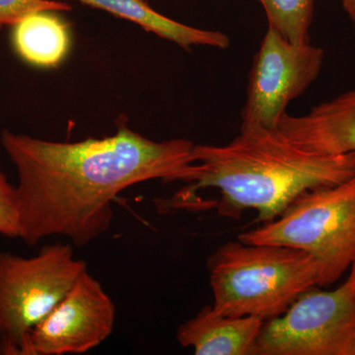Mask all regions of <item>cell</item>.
<instances>
[{"label": "cell", "instance_id": "cell-1", "mask_svg": "<svg viewBox=\"0 0 355 355\" xmlns=\"http://www.w3.org/2000/svg\"><path fill=\"white\" fill-rule=\"evenodd\" d=\"M0 142L18 174L20 238L64 236L83 247L111 227L113 203L150 180L191 183L202 173L188 139L153 141L125 123L105 139L55 142L3 130Z\"/></svg>", "mask_w": 355, "mask_h": 355}, {"label": "cell", "instance_id": "cell-2", "mask_svg": "<svg viewBox=\"0 0 355 355\" xmlns=\"http://www.w3.org/2000/svg\"><path fill=\"white\" fill-rule=\"evenodd\" d=\"M202 173L170 202L186 209L196 191L217 189V212L239 219L250 209L266 223L282 214L306 191L342 183L355 174V153L326 155L297 146L279 128H241L224 146H195Z\"/></svg>", "mask_w": 355, "mask_h": 355}, {"label": "cell", "instance_id": "cell-3", "mask_svg": "<svg viewBox=\"0 0 355 355\" xmlns=\"http://www.w3.org/2000/svg\"><path fill=\"white\" fill-rule=\"evenodd\" d=\"M212 307L227 317L280 316L313 287H320L322 266L312 254L282 245L222 244L207 261Z\"/></svg>", "mask_w": 355, "mask_h": 355}, {"label": "cell", "instance_id": "cell-4", "mask_svg": "<svg viewBox=\"0 0 355 355\" xmlns=\"http://www.w3.org/2000/svg\"><path fill=\"white\" fill-rule=\"evenodd\" d=\"M237 239L303 250L321 263L320 287L331 286L355 263V174L342 183L306 191L275 220Z\"/></svg>", "mask_w": 355, "mask_h": 355}, {"label": "cell", "instance_id": "cell-5", "mask_svg": "<svg viewBox=\"0 0 355 355\" xmlns=\"http://www.w3.org/2000/svg\"><path fill=\"white\" fill-rule=\"evenodd\" d=\"M85 270L69 244L44 245L24 258L0 252V354L25 355L33 329Z\"/></svg>", "mask_w": 355, "mask_h": 355}, {"label": "cell", "instance_id": "cell-6", "mask_svg": "<svg viewBox=\"0 0 355 355\" xmlns=\"http://www.w3.org/2000/svg\"><path fill=\"white\" fill-rule=\"evenodd\" d=\"M355 345V282L313 287L280 316L266 321L254 355H350Z\"/></svg>", "mask_w": 355, "mask_h": 355}, {"label": "cell", "instance_id": "cell-7", "mask_svg": "<svg viewBox=\"0 0 355 355\" xmlns=\"http://www.w3.org/2000/svg\"><path fill=\"white\" fill-rule=\"evenodd\" d=\"M324 60L321 48L291 43L268 27L250 71L241 128H277L289 103L316 80Z\"/></svg>", "mask_w": 355, "mask_h": 355}, {"label": "cell", "instance_id": "cell-8", "mask_svg": "<svg viewBox=\"0 0 355 355\" xmlns=\"http://www.w3.org/2000/svg\"><path fill=\"white\" fill-rule=\"evenodd\" d=\"M114 321L113 301L101 284L85 270L33 329L25 355L85 354L112 335Z\"/></svg>", "mask_w": 355, "mask_h": 355}, {"label": "cell", "instance_id": "cell-9", "mask_svg": "<svg viewBox=\"0 0 355 355\" xmlns=\"http://www.w3.org/2000/svg\"><path fill=\"white\" fill-rule=\"evenodd\" d=\"M277 128L311 153L326 155L355 153V91L322 103L304 116L286 113Z\"/></svg>", "mask_w": 355, "mask_h": 355}, {"label": "cell", "instance_id": "cell-10", "mask_svg": "<svg viewBox=\"0 0 355 355\" xmlns=\"http://www.w3.org/2000/svg\"><path fill=\"white\" fill-rule=\"evenodd\" d=\"M263 323L258 317L223 316L205 306L178 328L177 340L196 355H254Z\"/></svg>", "mask_w": 355, "mask_h": 355}, {"label": "cell", "instance_id": "cell-11", "mask_svg": "<svg viewBox=\"0 0 355 355\" xmlns=\"http://www.w3.org/2000/svg\"><path fill=\"white\" fill-rule=\"evenodd\" d=\"M93 8L101 9L113 14L116 17L132 21L144 28L147 32L153 33L160 38L168 40L190 51L193 46L226 50L230 40L224 33L198 29L191 26L182 24L170 19L154 10L146 0H76Z\"/></svg>", "mask_w": 355, "mask_h": 355}, {"label": "cell", "instance_id": "cell-12", "mask_svg": "<svg viewBox=\"0 0 355 355\" xmlns=\"http://www.w3.org/2000/svg\"><path fill=\"white\" fill-rule=\"evenodd\" d=\"M53 12L32 13L13 26L14 48L28 64L55 67L69 51V27Z\"/></svg>", "mask_w": 355, "mask_h": 355}, {"label": "cell", "instance_id": "cell-13", "mask_svg": "<svg viewBox=\"0 0 355 355\" xmlns=\"http://www.w3.org/2000/svg\"><path fill=\"white\" fill-rule=\"evenodd\" d=\"M268 18V27L293 44L309 42L314 0H258Z\"/></svg>", "mask_w": 355, "mask_h": 355}, {"label": "cell", "instance_id": "cell-14", "mask_svg": "<svg viewBox=\"0 0 355 355\" xmlns=\"http://www.w3.org/2000/svg\"><path fill=\"white\" fill-rule=\"evenodd\" d=\"M71 6L55 0H0V30L4 26H14L21 19L40 11L69 12Z\"/></svg>", "mask_w": 355, "mask_h": 355}, {"label": "cell", "instance_id": "cell-15", "mask_svg": "<svg viewBox=\"0 0 355 355\" xmlns=\"http://www.w3.org/2000/svg\"><path fill=\"white\" fill-rule=\"evenodd\" d=\"M0 234L20 238V202L17 189L9 183L0 169Z\"/></svg>", "mask_w": 355, "mask_h": 355}, {"label": "cell", "instance_id": "cell-16", "mask_svg": "<svg viewBox=\"0 0 355 355\" xmlns=\"http://www.w3.org/2000/svg\"><path fill=\"white\" fill-rule=\"evenodd\" d=\"M342 4L355 27V0H342Z\"/></svg>", "mask_w": 355, "mask_h": 355}, {"label": "cell", "instance_id": "cell-17", "mask_svg": "<svg viewBox=\"0 0 355 355\" xmlns=\"http://www.w3.org/2000/svg\"><path fill=\"white\" fill-rule=\"evenodd\" d=\"M350 270H352V272H354V282H355V263H354V265L352 266V268H350Z\"/></svg>", "mask_w": 355, "mask_h": 355}, {"label": "cell", "instance_id": "cell-18", "mask_svg": "<svg viewBox=\"0 0 355 355\" xmlns=\"http://www.w3.org/2000/svg\"><path fill=\"white\" fill-rule=\"evenodd\" d=\"M350 355H355V345L352 347V352H350Z\"/></svg>", "mask_w": 355, "mask_h": 355}, {"label": "cell", "instance_id": "cell-19", "mask_svg": "<svg viewBox=\"0 0 355 355\" xmlns=\"http://www.w3.org/2000/svg\"><path fill=\"white\" fill-rule=\"evenodd\" d=\"M146 1H147V0H146Z\"/></svg>", "mask_w": 355, "mask_h": 355}]
</instances>
